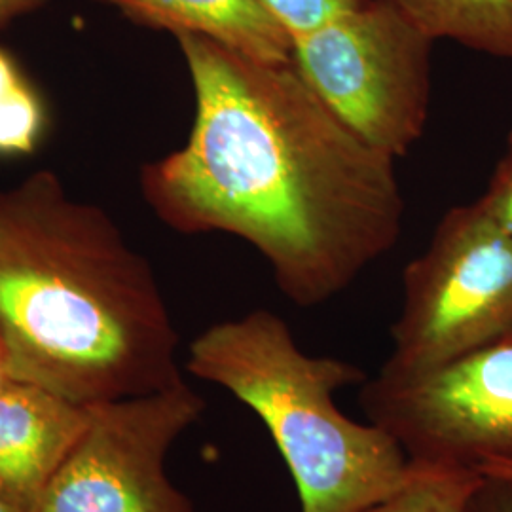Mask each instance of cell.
Listing matches in <instances>:
<instances>
[{
  "instance_id": "1",
  "label": "cell",
  "mask_w": 512,
  "mask_h": 512,
  "mask_svg": "<svg viewBox=\"0 0 512 512\" xmlns=\"http://www.w3.org/2000/svg\"><path fill=\"white\" fill-rule=\"evenodd\" d=\"M175 40L196 116L186 145L141 171L150 209L181 234L247 241L300 308L344 293L403 234L397 160L349 129L293 61Z\"/></svg>"
},
{
  "instance_id": "2",
  "label": "cell",
  "mask_w": 512,
  "mask_h": 512,
  "mask_svg": "<svg viewBox=\"0 0 512 512\" xmlns=\"http://www.w3.org/2000/svg\"><path fill=\"white\" fill-rule=\"evenodd\" d=\"M156 274L109 213L42 169L0 192V349L8 376L80 406L184 382Z\"/></svg>"
},
{
  "instance_id": "3",
  "label": "cell",
  "mask_w": 512,
  "mask_h": 512,
  "mask_svg": "<svg viewBox=\"0 0 512 512\" xmlns=\"http://www.w3.org/2000/svg\"><path fill=\"white\" fill-rule=\"evenodd\" d=\"M186 370L251 408L293 476L300 512H363L410 473L399 442L372 421L351 420L334 395L363 385V368L310 355L274 311L211 325L188 346Z\"/></svg>"
},
{
  "instance_id": "4",
  "label": "cell",
  "mask_w": 512,
  "mask_h": 512,
  "mask_svg": "<svg viewBox=\"0 0 512 512\" xmlns=\"http://www.w3.org/2000/svg\"><path fill=\"white\" fill-rule=\"evenodd\" d=\"M387 376H418L512 334V234L482 207L456 205L406 264Z\"/></svg>"
},
{
  "instance_id": "5",
  "label": "cell",
  "mask_w": 512,
  "mask_h": 512,
  "mask_svg": "<svg viewBox=\"0 0 512 512\" xmlns=\"http://www.w3.org/2000/svg\"><path fill=\"white\" fill-rule=\"evenodd\" d=\"M433 40L391 0L332 19L293 44L302 78L349 129L393 160L425 133Z\"/></svg>"
},
{
  "instance_id": "6",
  "label": "cell",
  "mask_w": 512,
  "mask_h": 512,
  "mask_svg": "<svg viewBox=\"0 0 512 512\" xmlns=\"http://www.w3.org/2000/svg\"><path fill=\"white\" fill-rule=\"evenodd\" d=\"M205 406L186 380L88 406L82 435L29 512H198L167 475V456Z\"/></svg>"
},
{
  "instance_id": "7",
  "label": "cell",
  "mask_w": 512,
  "mask_h": 512,
  "mask_svg": "<svg viewBox=\"0 0 512 512\" xmlns=\"http://www.w3.org/2000/svg\"><path fill=\"white\" fill-rule=\"evenodd\" d=\"M359 403L414 463H512V338L418 376L378 372Z\"/></svg>"
},
{
  "instance_id": "8",
  "label": "cell",
  "mask_w": 512,
  "mask_h": 512,
  "mask_svg": "<svg viewBox=\"0 0 512 512\" xmlns=\"http://www.w3.org/2000/svg\"><path fill=\"white\" fill-rule=\"evenodd\" d=\"M88 423V406L8 380L0 385V501L29 512Z\"/></svg>"
},
{
  "instance_id": "9",
  "label": "cell",
  "mask_w": 512,
  "mask_h": 512,
  "mask_svg": "<svg viewBox=\"0 0 512 512\" xmlns=\"http://www.w3.org/2000/svg\"><path fill=\"white\" fill-rule=\"evenodd\" d=\"M129 21L173 37L190 33L260 61H293V37L258 0H101Z\"/></svg>"
},
{
  "instance_id": "10",
  "label": "cell",
  "mask_w": 512,
  "mask_h": 512,
  "mask_svg": "<svg viewBox=\"0 0 512 512\" xmlns=\"http://www.w3.org/2000/svg\"><path fill=\"white\" fill-rule=\"evenodd\" d=\"M425 37L512 61V0H391Z\"/></svg>"
},
{
  "instance_id": "11",
  "label": "cell",
  "mask_w": 512,
  "mask_h": 512,
  "mask_svg": "<svg viewBox=\"0 0 512 512\" xmlns=\"http://www.w3.org/2000/svg\"><path fill=\"white\" fill-rule=\"evenodd\" d=\"M482 480L469 467L410 461L403 484L363 512H467Z\"/></svg>"
},
{
  "instance_id": "12",
  "label": "cell",
  "mask_w": 512,
  "mask_h": 512,
  "mask_svg": "<svg viewBox=\"0 0 512 512\" xmlns=\"http://www.w3.org/2000/svg\"><path fill=\"white\" fill-rule=\"evenodd\" d=\"M44 129V107L14 57L0 48V154H29Z\"/></svg>"
},
{
  "instance_id": "13",
  "label": "cell",
  "mask_w": 512,
  "mask_h": 512,
  "mask_svg": "<svg viewBox=\"0 0 512 512\" xmlns=\"http://www.w3.org/2000/svg\"><path fill=\"white\" fill-rule=\"evenodd\" d=\"M293 37H306L332 19L349 14L368 0H258Z\"/></svg>"
},
{
  "instance_id": "14",
  "label": "cell",
  "mask_w": 512,
  "mask_h": 512,
  "mask_svg": "<svg viewBox=\"0 0 512 512\" xmlns=\"http://www.w3.org/2000/svg\"><path fill=\"white\" fill-rule=\"evenodd\" d=\"M478 202L512 234V131L507 135L505 150Z\"/></svg>"
},
{
  "instance_id": "15",
  "label": "cell",
  "mask_w": 512,
  "mask_h": 512,
  "mask_svg": "<svg viewBox=\"0 0 512 512\" xmlns=\"http://www.w3.org/2000/svg\"><path fill=\"white\" fill-rule=\"evenodd\" d=\"M467 512H512V478L484 475Z\"/></svg>"
},
{
  "instance_id": "16",
  "label": "cell",
  "mask_w": 512,
  "mask_h": 512,
  "mask_svg": "<svg viewBox=\"0 0 512 512\" xmlns=\"http://www.w3.org/2000/svg\"><path fill=\"white\" fill-rule=\"evenodd\" d=\"M48 0H0V29L10 21L42 8Z\"/></svg>"
},
{
  "instance_id": "17",
  "label": "cell",
  "mask_w": 512,
  "mask_h": 512,
  "mask_svg": "<svg viewBox=\"0 0 512 512\" xmlns=\"http://www.w3.org/2000/svg\"><path fill=\"white\" fill-rule=\"evenodd\" d=\"M478 471H480L482 475L512 478V463H505V461H495V459H490V461L480 463V465H478Z\"/></svg>"
},
{
  "instance_id": "18",
  "label": "cell",
  "mask_w": 512,
  "mask_h": 512,
  "mask_svg": "<svg viewBox=\"0 0 512 512\" xmlns=\"http://www.w3.org/2000/svg\"><path fill=\"white\" fill-rule=\"evenodd\" d=\"M8 380H10V376H8L6 363H4V355H2V349H0V385L6 384Z\"/></svg>"
},
{
  "instance_id": "19",
  "label": "cell",
  "mask_w": 512,
  "mask_h": 512,
  "mask_svg": "<svg viewBox=\"0 0 512 512\" xmlns=\"http://www.w3.org/2000/svg\"><path fill=\"white\" fill-rule=\"evenodd\" d=\"M0 512H19V511H16V509H12V507H8V505H6V503H2V501H0Z\"/></svg>"
},
{
  "instance_id": "20",
  "label": "cell",
  "mask_w": 512,
  "mask_h": 512,
  "mask_svg": "<svg viewBox=\"0 0 512 512\" xmlns=\"http://www.w3.org/2000/svg\"><path fill=\"white\" fill-rule=\"evenodd\" d=\"M509 338H512V334H511V336H509Z\"/></svg>"
}]
</instances>
